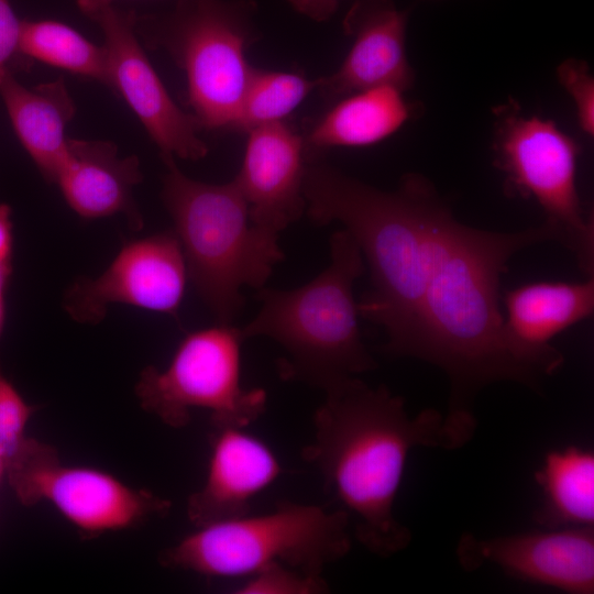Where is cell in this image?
Listing matches in <instances>:
<instances>
[{
  "mask_svg": "<svg viewBox=\"0 0 594 594\" xmlns=\"http://www.w3.org/2000/svg\"><path fill=\"white\" fill-rule=\"evenodd\" d=\"M324 393L302 457L353 517L358 541L375 556H394L413 537L394 514L409 452L459 449L472 439L476 421L432 408L410 417L400 396L356 376Z\"/></svg>",
  "mask_w": 594,
  "mask_h": 594,
  "instance_id": "obj_1",
  "label": "cell"
},
{
  "mask_svg": "<svg viewBox=\"0 0 594 594\" xmlns=\"http://www.w3.org/2000/svg\"><path fill=\"white\" fill-rule=\"evenodd\" d=\"M552 240L560 241V234L547 221L514 233L465 226L451 211L441 221L406 356L447 374L449 414L473 416L470 399L495 382L537 387L506 348L499 283L516 252Z\"/></svg>",
  "mask_w": 594,
  "mask_h": 594,
  "instance_id": "obj_2",
  "label": "cell"
},
{
  "mask_svg": "<svg viewBox=\"0 0 594 594\" xmlns=\"http://www.w3.org/2000/svg\"><path fill=\"white\" fill-rule=\"evenodd\" d=\"M302 191L316 223L338 221L355 239L371 275L359 315L385 330L387 353L405 356L437 232L451 209L421 174L383 191L317 161L307 164Z\"/></svg>",
  "mask_w": 594,
  "mask_h": 594,
  "instance_id": "obj_3",
  "label": "cell"
},
{
  "mask_svg": "<svg viewBox=\"0 0 594 594\" xmlns=\"http://www.w3.org/2000/svg\"><path fill=\"white\" fill-rule=\"evenodd\" d=\"M364 257L345 229L330 238V264L294 289H258L261 308L243 329L246 338L267 337L285 352L283 378L323 392L374 370L377 364L359 329L354 282L364 273Z\"/></svg>",
  "mask_w": 594,
  "mask_h": 594,
  "instance_id": "obj_4",
  "label": "cell"
},
{
  "mask_svg": "<svg viewBox=\"0 0 594 594\" xmlns=\"http://www.w3.org/2000/svg\"><path fill=\"white\" fill-rule=\"evenodd\" d=\"M163 161L167 172L162 197L187 275L218 323H232L243 306L241 288H263L284 258L278 235L252 223L235 178L208 184L186 176L175 157Z\"/></svg>",
  "mask_w": 594,
  "mask_h": 594,
  "instance_id": "obj_5",
  "label": "cell"
},
{
  "mask_svg": "<svg viewBox=\"0 0 594 594\" xmlns=\"http://www.w3.org/2000/svg\"><path fill=\"white\" fill-rule=\"evenodd\" d=\"M349 526L343 509L283 502L266 514L196 527L161 551L158 562L216 578H246L276 563L322 575L350 551Z\"/></svg>",
  "mask_w": 594,
  "mask_h": 594,
  "instance_id": "obj_6",
  "label": "cell"
},
{
  "mask_svg": "<svg viewBox=\"0 0 594 594\" xmlns=\"http://www.w3.org/2000/svg\"><path fill=\"white\" fill-rule=\"evenodd\" d=\"M252 11L244 0H178L170 13L136 16V28L184 70L200 129L234 128L254 70L245 55L255 40Z\"/></svg>",
  "mask_w": 594,
  "mask_h": 594,
  "instance_id": "obj_7",
  "label": "cell"
},
{
  "mask_svg": "<svg viewBox=\"0 0 594 594\" xmlns=\"http://www.w3.org/2000/svg\"><path fill=\"white\" fill-rule=\"evenodd\" d=\"M244 339L231 323L188 333L164 370L150 365L140 373L141 407L173 428L188 425L194 409L208 410L212 426L245 428L265 411L267 395L241 384Z\"/></svg>",
  "mask_w": 594,
  "mask_h": 594,
  "instance_id": "obj_8",
  "label": "cell"
},
{
  "mask_svg": "<svg viewBox=\"0 0 594 594\" xmlns=\"http://www.w3.org/2000/svg\"><path fill=\"white\" fill-rule=\"evenodd\" d=\"M493 114L495 164L508 190L536 199L560 242L592 275L594 228L576 189L579 144L554 121L525 114L514 99L495 107Z\"/></svg>",
  "mask_w": 594,
  "mask_h": 594,
  "instance_id": "obj_9",
  "label": "cell"
},
{
  "mask_svg": "<svg viewBox=\"0 0 594 594\" xmlns=\"http://www.w3.org/2000/svg\"><path fill=\"white\" fill-rule=\"evenodd\" d=\"M6 469L22 504L48 502L85 534L135 528L164 517L172 507L170 501L107 472L65 465L54 447L35 439L25 438Z\"/></svg>",
  "mask_w": 594,
  "mask_h": 594,
  "instance_id": "obj_10",
  "label": "cell"
},
{
  "mask_svg": "<svg viewBox=\"0 0 594 594\" xmlns=\"http://www.w3.org/2000/svg\"><path fill=\"white\" fill-rule=\"evenodd\" d=\"M98 24L108 57V86L141 121L164 157L196 161L207 152L196 119L173 100L136 36V14L112 4L82 11Z\"/></svg>",
  "mask_w": 594,
  "mask_h": 594,
  "instance_id": "obj_11",
  "label": "cell"
},
{
  "mask_svg": "<svg viewBox=\"0 0 594 594\" xmlns=\"http://www.w3.org/2000/svg\"><path fill=\"white\" fill-rule=\"evenodd\" d=\"M187 276L178 238L164 231L124 244L101 275L75 279L62 305L82 324L101 322L116 302L177 318Z\"/></svg>",
  "mask_w": 594,
  "mask_h": 594,
  "instance_id": "obj_12",
  "label": "cell"
},
{
  "mask_svg": "<svg viewBox=\"0 0 594 594\" xmlns=\"http://www.w3.org/2000/svg\"><path fill=\"white\" fill-rule=\"evenodd\" d=\"M468 571L493 564L509 576L570 594L594 592V528H542L491 538L464 534L457 547Z\"/></svg>",
  "mask_w": 594,
  "mask_h": 594,
  "instance_id": "obj_13",
  "label": "cell"
},
{
  "mask_svg": "<svg viewBox=\"0 0 594 594\" xmlns=\"http://www.w3.org/2000/svg\"><path fill=\"white\" fill-rule=\"evenodd\" d=\"M408 13L392 0H353L343 20L351 48L340 67L317 79L328 101L360 90L393 86L402 91L415 84V72L406 52Z\"/></svg>",
  "mask_w": 594,
  "mask_h": 594,
  "instance_id": "obj_14",
  "label": "cell"
},
{
  "mask_svg": "<svg viewBox=\"0 0 594 594\" xmlns=\"http://www.w3.org/2000/svg\"><path fill=\"white\" fill-rule=\"evenodd\" d=\"M503 334L513 359L536 381L563 363L550 342L565 329L590 318L594 310V280L536 282L507 292Z\"/></svg>",
  "mask_w": 594,
  "mask_h": 594,
  "instance_id": "obj_15",
  "label": "cell"
},
{
  "mask_svg": "<svg viewBox=\"0 0 594 594\" xmlns=\"http://www.w3.org/2000/svg\"><path fill=\"white\" fill-rule=\"evenodd\" d=\"M235 180L253 224L278 235L306 209L302 185L307 167L304 138L285 122L248 132Z\"/></svg>",
  "mask_w": 594,
  "mask_h": 594,
  "instance_id": "obj_16",
  "label": "cell"
},
{
  "mask_svg": "<svg viewBox=\"0 0 594 594\" xmlns=\"http://www.w3.org/2000/svg\"><path fill=\"white\" fill-rule=\"evenodd\" d=\"M212 427L206 480L187 502L196 527L248 515L253 498L283 472L274 451L244 428Z\"/></svg>",
  "mask_w": 594,
  "mask_h": 594,
  "instance_id": "obj_17",
  "label": "cell"
},
{
  "mask_svg": "<svg viewBox=\"0 0 594 594\" xmlns=\"http://www.w3.org/2000/svg\"><path fill=\"white\" fill-rule=\"evenodd\" d=\"M142 173L138 156L120 157L110 141L68 139L56 185L67 205L82 219L122 213L133 231L143 227L133 198Z\"/></svg>",
  "mask_w": 594,
  "mask_h": 594,
  "instance_id": "obj_18",
  "label": "cell"
},
{
  "mask_svg": "<svg viewBox=\"0 0 594 594\" xmlns=\"http://www.w3.org/2000/svg\"><path fill=\"white\" fill-rule=\"evenodd\" d=\"M0 97L20 143L43 178L55 184L67 153L66 129L76 113L64 79L28 88L8 73L0 78Z\"/></svg>",
  "mask_w": 594,
  "mask_h": 594,
  "instance_id": "obj_19",
  "label": "cell"
},
{
  "mask_svg": "<svg viewBox=\"0 0 594 594\" xmlns=\"http://www.w3.org/2000/svg\"><path fill=\"white\" fill-rule=\"evenodd\" d=\"M422 105L408 101L393 86H377L348 95L333 105L304 138L307 163L332 147L375 144L421 114Z\"/></svg>",
  "mask_w": 594,
  "mask_h": 594,
  "instance_id": "obj_20",
  "label": "cell"
},
{
  "mask_svg": "<svg viewBox=\"0 0 594 594\" xmlns=\"http://www.w3.org/2000/svg\"><path fill=\"white\" fill-rule=\"evenodd\" d=\"M541 503L534 521L541 528L594 527V453L569 446L549 451L535 473Z\"/></svg>",
  "mask_w": 594,
  "mask_h": 594,
  "instance_id": "obj_21",
  "label": "cell"
},
{
  "mask_svg": "<svg viewBox=\"0 0 594 594\" xmlns=\"http://www.w3.org/2000/svg\"><path fill=\"white\" fill-rule=\"evenodd\" d=\"M20 51L30 61L37 59L72 74L108 85V57L99 46L59 21L23 20Z\"/></svg>",
  "mask_w": 594,
  "mask_h": 594,
  "instance_id": "obj_22",
  "label": "cell"
},
{
  "mask_svg": "<svg viewBox=\"0 0 594 594\" xmlns=\"http://www.w3.org/2000/svg\"><path fill=\"white\" fill-rule=\"evenodd\" d=\"M316 88L317 79L310 80L298 73L254 68L233 129L249 132L261 125L284 122Z\"/></svg>",
  "mask_w": 594,
  "mask_h": 594,
  "instance_id": "obj_23",
  "label": "cell"
},
{
  "mask_svg": "<svg viewBox=\"0 0 594 594\" xmlns=\"http://www.w3.org/2000/svg\"><path fill=\"white\" fill-rule=\"evenodd\" d=\"M329 586L322 575L304 573L284 564H271L244 578L237 594H322Z\"/></svg>",
  "mask_w": 594,
  "mask_h": 594,
  "instance_id": "obj_24",
  "label": "cell"
},
{
  "mask_svg": "<svg viewBox=\"0 0 594 594\" xmlns=\"http://www.w3.org/2000/svg\"><path fill=\"white\" fill-rule=\"evenodd\" d=\"M34 410L0 371V450L6 462L25 440L24 431Z\"/></svg>",
  "mask_w": 594,
  "mask_h": 594,
  "instance_id": "obj_25",
  "label": "cell"
},
{
  "mask_svg": "<svg viewBox=\"0 0 594 594\" xmlns=\"http://www.w3.org/2000/svg\"><path fill=\"white\" fill-rule=\"evenodd\" d=\"M557 77L574 102L580 129L588 136L594 135V78L588 64L570 57L557 67Z\"/></svg>",
  "mask_w": 594,
  "mask_h": 594,
  "instance_id": "obj_26",
  "label": "cell"
},
{
  "mask_svg": "<svg viewBox=\"0 0 594 594\" xmlns=\"http://www.w3.org/2000/svg\"><path fill=\"white\" fill-rule=\"evenodd\" d=\"M21 22L9 0H0V78L8 74L25 70L32 61L20 51Z\"/></svg>",
  "mask_w": 594,
  "mask_h": 594,
  "instance_id": "obj_27",
  "label": "cell"
},
{
  "mask_svg": "<svg viewBox=\"0 0 594 594\" xmlns=\"http://www.w3.org/2000/svg\"><path fill=\"white\" fill-rule=\"evenodd\" d=\"M297 12L318 22L328 20L338 9L339 0H286Z\"/></svg>",
  "mask_w": 594,
  "mask_h": 594,
  "instance_id": "obj_28",
  "label": "cell"
},
{
  "mask_svg": "<svg viewBox=\"0 0 594 594\" xmlns=\"http://www.w3.org/2000/svg\"><path fill=\"white\" fill-rule=\"evenodd\" d=\"M11 208L0 204V260L12 261L13 254V224Z\"/></svg>",
  "mask_w": 594,
  "mask_h": 594,
  "instance_id": "obj_29",
  "label": "cell"
},
{
  "mask_svg": "<svg viewBox=\"0 0 594 594\" xmlns=\"http://www.w3.org/2000/svg\"><path fill=\"white\" fill-rule=\"evenodd\" d=\"M12 272V261L0 260V338L6 320V289Z\"/></svg>",
  "mask_w": 594,
  "mask_h": 594,
  "instance_id": "obj_30",
  "label": "cell"
},
{
  "mask_svg": "<svg viewBox=\"0 0 594 594\" xmlns=\"http://www.w3.org/2000/svg\"><path fill=\"white\" fill-rule=\"evenodd\" d=\"M116 0H77V4L80 11H85L91 8H96L105 4H112Z\"/></svg>",
  "mask_w": 594,
  "mask_h": 594,
  "instance_id": "obj_31",
  "label": "cell"
},
{
  "mask_svg": "<svg viewBox=\"0 0 594 594\" xmlns=\"http://www.w3.org/2000/svg\"><path fill=\"white\" fill-rule=\"evenodd\" d=\"M4 470H6V457L0 450V479Z\"/></svg>",
  "mask_w": 594,
  "mask_h": 594,
  "instance_id": "obj_32",
  "label": "cell"
}]
</instances>
